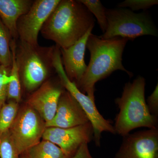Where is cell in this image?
<instances>
[{
	"label": "cell",
	"instance_id": "1",
	"mask_svg": "<svg viewBox=\"0 0 158 158\" xmlns=\"http://www.w3.org/2000/svg\"><path fill=\"white\" fill-rule=\"evenodd\" d=\"M120 37L104 39L91 34L86 45L90 53V59L87 69L80 81L76 84L79 90L94 100L95 84L106 78L113 72L124 71L130 77L133 74L122 64V56L128 41Z\"/></svg>",
	"mask_w": 158,
	"mask_h": 158
},
{
	"label": "cell",
	"instance_id": "2",
	"mask_svg": "<svg viewBox=\"0 0 158 158\" xmlns=\"http://www.w3.org/2000/svg\"><path fill=\"white\" fill-rule=\"evenodd\" d=\"M94 23L92 14L79 0H61L40 32L59 48H66L78 41Z\"/></svg>",
	"mask_w": 158,
	"mask_h": 158
},
{
	"label": "cell",
	"instance_id": "3",
	"mask_svg": "<svg viewBox=\"0 0 158 158\" xmlns=\"http://www.w3.org/2000/svg\"><path fill=\"white\" fill-rule=\"evenodd\" d=\"M146 81L138 76L125 84L121 96L115 99L119 112L115 118L116 134L126 135L140 127L158 128V117L150 113L145 99Z\"/></svg>",
	"mask_w": 158,
	"mask_h": 158
},
{
	"label": "cell",
	"instance_id": "4",
	"mask_svg": "<svg viewBox=\"0 0 158 158\" xmlns=\"http://www.w3.org/2000/svg\"><path fill=\"white\" fill-rule=\"evenodd\" d=\"M56 48V45L43 47L16 40L15 57L22 90L33 92L48 80L55 71L53 58Z\"/></svg>",
	"mask_w": 158,
	"mask_h": 158
},
{
	"label": "cell",
	"instance_id": "5",
	"mask_svg": "<svg viewBox=\"0 0 158 158\" xmlns=\"http://www.w3.org/2000/svg\"><path fill=\"white\" fill-rule=\"evenodd\" d=\"M107 28L100 37L104 39L120 37L133 40L144 35L158 37V31L148 12L136 13L129 9H106Z\"/></svg>",
	"mask_w": 158,
	"mask_h": 158
},
{
	"label": "cell",
	"instance_id": "6",
	"mask_svg": "<svg viewBox=\"0 0 158 158\" xmlns=\"http://www.w3.org/2000/svg\"><path fill=\"white\" fill-rule=\"evenodd\" d=\"M53 65L63 87L76 100L87 115L93 127L94 141L97 147H100L102 133L106 132L116 135L114 127L110 120L104 118L99 112L94 100L82 93L76 84L68 78L63 69L59 48L56 50L54 54Z\"/></svg>",
	"mask_w": 158,
	"mask_h": 158
},
{
	"label": "cell",
	"instance_id": "7",
	"mask_svg": "<svg viewBox=\"0 0 158 158\" xmlns=\"http://www.w3.org/2000/svg\"><path fill=\"white\" fill-rule=\"evenodd\" d=\"M46 128L42 117L27 104L19 111L9 131L20 155L39 143Z\"/></svg>",
	"mask_w": 158,
	"mask_h": 158
},
{
	"label": "cell",
	"instance_id": "8",
	"mask_svg": "<svg viewBox=\"0 0 158 158\" xmlns=\"http://www.w3.org/2000/svg\"><path fill=\"white\" fill-rule=\"evenodd\" d=\"M61 0H35L27 12L18 20V39L32 44H37L38 37L46 21Z\"/></svg>",
	"mask_w": 158,
	"mask_h": 158
},
{
	"label": "cell",
	"instance_id": "9",
	"mask_svg": "<svg viewBox=\"0 0 158 158\" xmlns=\"http://www.w3.org/2000/svg\"><path fill=\"white\" fill-rule=\"evenodd\" d=\"M94 131L90 122L75 127L46 128L43 140H47L60 148L68 158H71L80 146L93 140Z\"/></svg>",
	"mask_w": 158,
	"mask_h": 158
},
{
	"label": "cell",
	"instance_id": "10",
	"mask_svg": "<svg viewBox=\"0 0 158 158\" xmlns=\"http://www.w3.org/2000/svg\"><path fill=\"white\" fill-rule=\"evenodd\" d=\"M123 137L114 158H158V128L129 133Z\"/></svg>",
	"mask_w": 158,
	"mask_h": 158
},
{
	"label": "cell",
	"instance_id": "11",
	"mask_svg": "<svg viewBox=\"0 0 158 158\" xmlns=\"http://www.w3.org/2000/svg\"><path fill=\"white\" fill-rule=\"evenodd\" d=\"M65 90L60 81L56 84L48 80L33 92L26 104L35 110L45 123H48L55 116L59 98Z\"/></svg>",
	"mask_w": 158,
	"mask_h": 158
},
{
	"label": "cell",
	"instance_id": "12",
	"mask_svg": "<svg viewBox=\"0 0 158 158\" xmlns=\"http://www.w3.org/2000/svg\"><path fill=\"white\" fill-rule=\"evenodd\" d=\"M88 117L80 104L67 90L59 98L56 112L51 121L45 123L46 127L67 128L89 122Z\"/></svg>",
	"mask_w": 158,
	"mask_h": 158
},
{
	"label": "cell",
	"instance_id": "13",
	"mask_svg": "<svg viewBox=\"0 0 158 158\" xmlns=\"http://www.w3.org/2000/svg\"><path fill=\"white\" fill-rule=\"evenodd\" d=\"M94 27L73 45L66 48H60L63 69L69 79L76 85L81 79L87 68L85 55L88 37Z\"/></svg>",
	"mask_w": 158,
	"mask_h": 158
},
{
	"label": "cell",
	"instance_id": "14",
	"mask_svg": "<svg viewBox=\"0 0 158 158\" xmlns=\"http://www.w3.org/2000/svg\"><path fill=\"white\" fill-rule=\"evenodd\" d=\"M32 0H0V19L9 30L12 39H18L16 25L22 15L30 10Z\"/></svg>",
	"mask_w": 158,
	"mask_h": 158
},
{
	"label": "cell",
	"instance_id": "15",
	"mask_svg": "<svg viewBox=\"0 0 158 158\" xmlns=\"http://www.w3.org/2000/svg\"><path fill=\"white\" fill-rule=\"evenodd\" d=\"M16 40L11 39L10 47L11 53V63L10 66V81L8 89L7 98L10 101H14L19 103L21 99L22 88L18 68L15 57V47Z\"/></svg>",
	"mask_w": 158,
	"mask_h": 158
},
{
	"label": "cell",
	"instance_id": "16",
	"mask_svg": "<svg viewBox=\"0 0 158 158\" xmlns=\"http://www.w3.org/2000/svg\"><path fill=\"white\" fill-rule=\"evenodd\" d=\"M25 153L27 158H68L60 148L47 140L40 141Z\"/></svg>",
	"mask_w": 158,
	"mask_h": 158
},
{
	"label": "cell",
	"instance_id": "17",
	"mask_svg": "<svg viewBox=\"0 0 158 158\" xmlns=\"http://www.w3.org/2000/svg\"><path fill=\"white\" fill-rule=\"evenodd\" d=\"M11 39L10 32L0 19V63L4 67L11 66L12 56L10 43Z\"/></svg>",
	"mask_w": 158,
	"mask_h": 158
},
{
	"label": "cell",
	"instance_id": "18",
	"mask_svg": "<svg viewBox=\"0 0 158 158\" xmlns=\"http://www.w3.org/2000/svg\"><path fill=\"white\" fill-rule=\"evenodd\" d=\"M19 103L10 101L0 110V136L10 129L18 113Z\"/></svg>",
	"mask_w": 158,
	"mask_h": 158
},
{
	"label": "cell",
	"instance_id": "19",
	"mask_svg": "<svg viewBox=\"0 0 158 158\" xmlns=\"http://www.w3.org/2000/svg\"><path fill=\"white\" fill-rule=\"evenodd\" d=\"M85 5L90 13L94 15L103 34L107 28V20L106 15V9L99 0H79Z\"/></svg>",
	"mask_w": 158,
	"mask_h": 158
},
{
	"label": "cell",
	"instance_id": "20",
	"mask_svg": "<svg viewBox=\"0 0 158 158\" xmlns=\"http://www.w3.org/2000/svg\"><path fill=\"white\" fill-rule=\"evenodd\" d=\"M9 131L0 136V158H20Z\"/></svg>",
	"mask_w": 158,
	"mask_h": 158
},
{
	"label": "cell",
	"instance_id": "21",
	"mask_svg": "<svg viewBox=\"0 0 158 158\" xmlns=\"http://www.w3.org/2000/svg\"><path fill=\"white\" fill-rule=\"evenodd\" d=\"M10 67H6L1 65L0 67V110L6 103L8 97V86L10 83Z\"/></svg>",
	"mask_w": 158,
	"mask_h": 158
},
{
	"label": "cell",
	"instance_id": "22",
	"mask_svg": "<svg viewBox=\"0 0 158 158\" xmlns=\"http://www.w3.org/2000/svg\"><path fill=\"white\" fill-rule=\"evenodd\" d=\"M158 0H126L118 4L119 8L128 7L132 11L146 10L155 5H158Z\"/></svg>",
	"mask_w": 158,
	"mask_h": 158
},
{
	"label": "cell",
	"instance_id": "23",
	"mask_svg": "<svg viewBox=\"0 0 158 158\" xmlns=\"http://www.w3.org/2000/svg\"><path fill=\"white\" fill-rule=\"evenodd\" d=\"M146 102L151 114L158 117V84L153 92L148 97Z\"/></svg>",
	"mask_w": 158,
	"mask_h": 158
},
{
	"label": "cell",
	"instance_id": "24",
	"mask_svg": "<svg viewBox=\"0 0 158 158\" xmlns=\"http://www.w3.org/2000/svg\"><path fill=\"white\" fill-rule=\"evenodd\" d=\"M71 158H94L91 155L88 147V144H82L74 155Z\"/></svg>",
	"mask_w": 158,
	"mask_h": 158
},
{
	"label": "cell",
	"instance_id": "25",
	"mask_svg": "<svg viewBox=\"0 0 158 158\" xmlns=\"http://www.w3.org/2000/svg\"><path fill=\"white\" fill-rule=\"evenodd\" d=\"M20 158H27V156L26 155L25 153H24L20 155Z\"/></svg>",
	"mask_w": 158,
	"mask_h": 158
},
{
	"label": "cell",
	"instance_id": "26",
	"mask_svg": "<svg viewBox=\"0 0 158 158\" xmlns=\"http://www.w3.org/2000/svg\"><path fill=\"white\" fill-rule=\"evenodd\" d=\"M1 63H0V67H1Z\"/></svg>",
	"mask_w": 158,
	"mask_h": 158
}]
</instances>
